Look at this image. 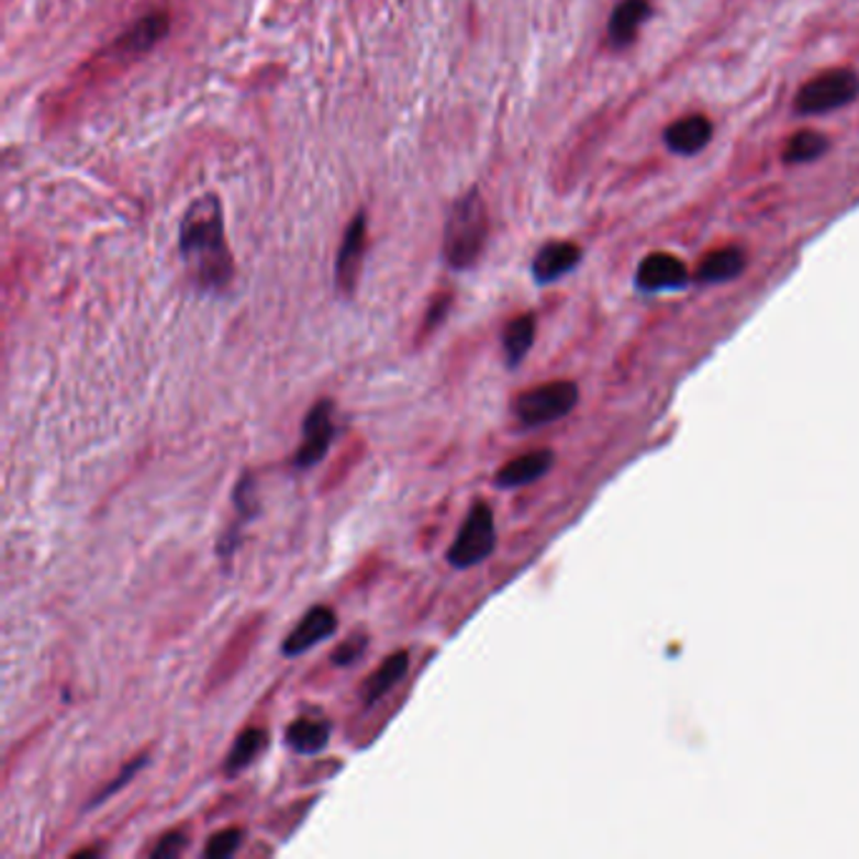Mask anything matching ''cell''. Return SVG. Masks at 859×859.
<instances>
[{"label": "cell", "instance_id": "1", "mask_svg": "<svg viewBox=\"0 0 859 859\" xmlns=\"http://www.w3.org/2000/svg\"><path fill=\"white\" fill-rule=\"evenodd\" d=\"M179 257L189 278L202 293H222L235 278L225 214L214 194H202L189 204L179 225Z\"/></svg>", "mask_w": 859, "mask_h": 859}, {"label": "cell", "instance_id": "2", "mask_svg": "<svg viewBox=\"0 0 859 859\" xmlns=\"http://www.w3.org/2000/svg\"><path fill=\"white\" fill-rule=\"evenodd\" d=\"M169 25L171 21L167 11L147 13L144 19L136 21L132 29H126L122 36L111 41L109 46L97 51V54L79 68V74L74 76L71 83L83 86L86 89V86L114 79V76L122 74L126 66L140 62L142 56H147L149 51L167 36Z\"/></svg>", "mask_w": 859, "mask_h": 859}, {"label": "cell", "instance_id": "3", "mask_svg": "<svg viewBox=\"0 0 859 859\" xmlns=\"http://www.w3.org/2000/svg\"><path fill=\"white\" fill-rule=\"evenodd\" d=\"M489 237L487 204L477 189L459 197L444 225L442 255L451 270H471L484 253Z\"/></svg>", "mask_w": 859, "mask_h": 859}, {"label": "cell", "instance_id": "4", "mask_svg": "<svg viewBox=\"0 0 859 859\" xmlns=\"http://www.w3.org/2000/svg\"><path fill=\"white\" fill-rule=\"evenodd\" d=\"M497 547V527L494 512L487 502H475L467 514V520L454 537L451 547L446 549V562L457 570H469L479 562H484Z\"/></svg>", "mask_w": 859, "mask_h": 859}, {"label": "cell", "instance_id": "5", "mask_svg": "<svg viewBox=\"0 0 859 859\" xmlns=\"http://www.w3.org/2000/svg\"><path fill=\"white\" fill-rule=\"evenodd\" d=\"M580 389L572 381H553L535 386V389L522 391L512 403L514 416L524 426H545L553 421H560L562 416L578 406Z\"/></svg>", "mask_w": 859, "mask_h": 859}, {"label": "cell", "instance_id": "6", "mask_svg": "<svg viewBox=\"0 0 859 859\" xmlns=\"http://www.w3.org/2000/svg\"><path fill=\"white\" fill-rule=\"evenodd\" d=\"M859 97V76L849 68H832L802 86L796 93V109L802 114H827L841 109Z\"/></svg>", "mask_w": 859, "mask_h": 859}, {"label": "cell", "instance_id": "7", "mask_svg": "<svg viewBox=\"0 0 859 859\" xmlns=\"http://www.w3.org/2000/svg\"><path fill=\"white\" fill-rule=\"evenodd\" d=\"M333 416H336V403L331 399H321L308 411L303 421V442H300L293 457L295 469H311L325 459V454H328L331 444L338 434Z\"/></svg>", "mask_w": 859, "mask_h": 859}, {"label": "cell", "instance_id": "8", "mask_svg": "<svg viewBox=\"0 0 859 859\" xmlns=\"http://www.w3.org/2000/svg\"><path fill=\"white\" fill-rule=\"evenodd\" d=\"M366 250H368V214L366 210H360L356 217L350 220V225L346 227V235H343L338 247L336 288L341 295L350 298L356 293Z\"/></svg>", "mask_w": 859, "mask_h": 859}, {"label": "cell", "instance_id": "9", "mask_svg": "<svg viewBox=\"0 0 859 859\" xmlns=\"http://www.w3.org/2000/svg\"><path fill=\"white\" fill-rule=\"evenodd\" d=\"M336 631H338V615L333 613L331 607L315 605V607L308 610V613L303 615V621L295 625L293 633H290L286 643H282V648H280L282 656L295 658V656H300V652L315 648L321 640L331 638V635Z\"/></svg>", "mask_w": 859, "mask_h": 859}, {"label": "cell", "instance_id": "10", "mask_svg": "<svg viewBox=\"0 0 859 859\" xmlns=\"http://www.w3.org/2000/svg\"><path fill=\"white\" fill-rule=\"evenodd\" d=\"M635 280H638V286L648 290V293L678 290L689 282V268H685L681 257L671 253H652L640 263Z\"/></svg>", "mask_w": 859, "mask_h": 859}, {"label": "cell", "instance_id": "11", "mask_svg": "<svg viewBox=\"0 0 859 859\" xmlns=\"http://www.w3.org/2000/svg\"><path fill=\"white\" fill-rule=\"evenodd\" d=\"M555 464V454L549 449H537V451H527L522 457L506 461L504 467L497 471L494 484L502 489H517V487H527L537 479H543Z\"/></svg>", "mask_w": 859, "mask_h": 859}, {"label": "cell", "instance_id": "12", "mask_svg": "<svg viewBox=\"0 0 859 859\" xmlns=\"http://www.w3.org/2000/svg\"><path fill=\"white\" fill-rule=\"evenodd\" d=\"M580 257L582 250L574 243H547L532 263V275L539 286H549L578 268Z\"/></svg>", "mask_w": 859, "mask_h": 859}, {"label": "cell", "instance_id": "13", "mask_svg": "<svg viewBox=\"0 0 859 859\" xmlns=\"http://www.w3.org/2000/svg\"><path fill=\"white\" fill-rule=\"evenodd\" d=\"M711 136L713 124L711 119L703 114L683 116L666 129V144L676 154H699L701 149H706Z\"/></svg>", "mask_w": 859, "mask_h": 859}, {"label": "cell", "instance_id": "14", "mask_svg": "<svg viewBox=\"0 0 859 859\" xmlns=\"http://www.w3.org/2000/svg\"><path fill=\"white\" fill-rule=\"evenodd\" d=\"M406 673H409V650H397L371 673L364 689H360V699H364L368 709L376 706L386 693L397 689L403 678H406Z\"/></svg>", "mask_w": 859, "mask_h": 859}, {"label": "cell", "instance_id": "15", "mask_svg": "<svg viewBox=\"0 0 859 859\" xmlns=\"http://www.w3.org/2000/svg\"><path fill=\"white\" fill-rule=\"evenodd\" d=\"M648 15H650L648 0H623V3L613 11V15H610V25H607L610 43L617 48L631 46L635 36L640 33L643 23L648 21Z\"/></svg>", "mask_w": 859, "mask_h": 859}, {"label": "cell", "instance_id": "16", "mask_svg": "<svg viewBox=\"0 0 859 859\" xmlns=\"http://www.w3.org/2000/svg\"><path fill=\"white\" fill-rule=\"evenodd\" d=\"M331 721L325 718H295L286 728V744L300 756H315L328 746Z\"/></svg>", "mask_w": 859, "mask_h": 859}, {"label": "cell", "instance_id": "17", "mask_svg": "<svg viewBox=\"0 0 859 859\" xmlns=\"http://www.w3.org/2000/svg\"><path fill=\"white\" fill-rule=\"evenodd\" d=\"M746 268V255L738 247H718L709 253L699 265L701 282H728L738 278Z\"/></svg>", "mask_w": 859, "mask_h": 859}, {"label": "cell", "instance_id": "18", "mask_svg": "<svg viewBox=\"0 0 859 859\" xmlns=\"http://www.w3.org/2000/svg\"><path fill=\"white\" fill-rule=\"evenodd\" d=\"M535 333H537V321L532 313H524V315L514 317V321L506 323L504 336H502L506 366L517 368L522 360L527 358L532 343H535Z\"/></svg>", "mask_w": 859, "mask_h": 859}, {"label": "cell", "instance_id": "19", "mask_svg": "<svg viewBox=\"0 0 859 859\" xmlns=\"http://www.w3.org/2000/svg\"><path fill=\"white\" fill-rule=\"evenodd\" d=\"M265 746H268V732H263V728H245V732L235 738V744H232L227 754L225 774L235 777L243 769L250 767L255 756L260 754Z\"/></svg>", "mask_w": 859, "mask_h": 859}, {"label": "cell", "instance_id": "20", "mask_svg": "<svg viewBox=\"0 0 859 859\" xmlns=\"http://www.w3.org/2000/svg\"><path fill=\"white\" fill-rule=\"evenodd\" d=\"M827 149H829L827 136L814 132V129H804V132H796L792 140L787 142L784 161L787 165H806V161L819 159Z\"/></svg>", "mask_w": 859, "mask_h": 859}, {"label": "cell", "instance_id": "21", "mask_svg": "<svg viewBox=\"0 0 859 859\" xmlns=\"http://www.w3.org/2000/svg\"><path fill=\"white\" fill-rule=\"evenodd\" d=\"M232 504H235V512L239 520L253 522L257 514H260V500H257V482L250 471L239 475L235 492H232Z\"/></svg>", "mask_w": 859, "mask_h": 859}, {"label": "cell", "instance_id": "22", "mask_svg": "<svg viewBox=\"0 0 859 859\" xmlns=\"http://www.w3.org/2000/svg\"><path fill=\"white\" fill-rule=\"evenodd\" d=\"M147 763H149V754L134 756V759L129 761L126 767H124L122 771H119V774H116L114 779H111L104 789H101V792H97V794L91 796V802H89V806H86V810H93V806L104 804L109 796H114V794L119 792V789H124V787L129 784V781H132L136 774H140V771H142L144 767H147Z\"/></svg>", "mask_w": 859, "mask_h": 859}, {"label": "cell", "instance_id": "23", "mask_svg": "<svg viewBox=\"0 0 859 859\" xmlns=\"http://www.w3.org/2000/svg\"><path fill=\"white\" fill-rule=\"evenodd\" d=\"M243 829L232 827V829H222L217 835H212L208 847H204V857L208 859H227L232 857L243 845Z\"/></svg>", "mask_w": 859, "mask_h": 859}, {"label": "cell", "instance_id": "24", "mask_svg": "<svg viewBox=\"0 0 859 859\" xmlns=\"http://www.w3.org/2000/svg\"><path fill=\"white\" fill-rule=\"evenodd\" d=\"M368 650V635L366 633H356L350 635L348 640H343L341 646L333 650V666H354L358 658H364V652Z\"/></svg>", "mask_w": 859, "mask_h": 859}, {"label": "cell", "instance_id": "25", "mask_svg": "<svg viewBox=\"0 0 859 859\" xmlns=\"http://www.w3.org/2000/svg\"><path fill=\"white\" fill-rule=\"evenodd\" d=\"M451 303H454L451 293H439L432 300V303H428L426 315H424V325H421V336H428V333H434L436 328H439V325L446 321V315H449V311H451Z\"/></svg>", "mask_w": 859, "mask_h": 859}, {"label": "cell", "instance_id": "26", "mask_svg": "<svg viewBox=\"0 0 859 859\" xmlns=\"http://www.w3.org/2000/svg\"><path fill=\"white\" fill-rule=\"evenodd\" d=\"M187 837L182 835V832H169V835L161 837L157 841V847L152 849V857L154 859H175L179 857L187 849Z\"/></svg>", "mask_w": 859, "mask_h": 859}, {"label": "cell", "instance_id": "27", "mask_svg": "<svg viewBox=\"0 0 859 859\" xmlns=\"http://www.w3.org/2000/svg\"><path fill=\"white\" fill-rule=\"evenodd\" d=\"M97 855H101V849H99V847H93V849H81V852H74V857H97Z\"/></svg>", "mask_w": 859, "mask_h": 859}]
</instances>
